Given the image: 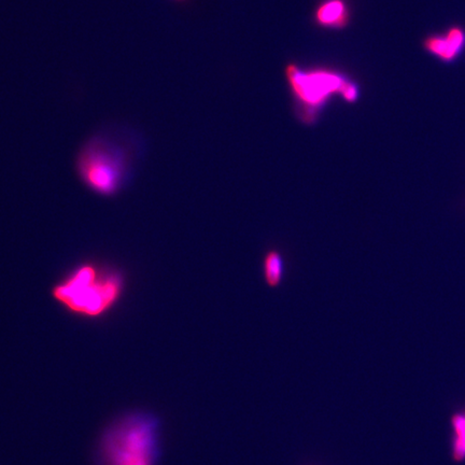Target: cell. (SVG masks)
I'll return each instance as SVG.
<instances>
[{
    "label": "cell",
    "instance_id": "1",
    "mask_svg": "<svg viewBox=\"0 0 465 465\" xmlns=\"http://www.w3.org/2000/svg\"><path fill=\"white\" fill-rule=\"evenodd\" d=\"M123 271L102 262L85 261L52 286L51 295L71 315L102 319L121 302L125 292Z\"/></svg>",
    "mask_w": 465,
    "mask_h": 465
},
{
    "label": "cell",
    "instance_id": "2",
    "mask_svg": "<svg viewBox=\"0 0 465 465\" xmlns=\"http://www.w3.org/2000/svg\"><path fill=\"white\" fill-rule=\"evenodd\" d=\"M160 422L153 414H126L108 428L100 439L98 465H158Z\"/></svg>",
    "mask_w": 465,
    "mask_h": 465
},
{
    "label": "cell",
    "instance_id": "3",
    "mask_svg": "<svg viewBox=\"0 0 465 465\" xmlns=\"http://www.w3.org/2000/svg\"><path fill=\"white\" fill-rule=\"evenodd\" d=\"M77 172L85 188L102 197L120 193L131 172V154L122 145L96 137L79 153Z\"/></svg>",
    "mask_w": 465,
    "mask_h": 465
},
{
    "label": "cell",
    "instance_id": "4",
    "mask_svg": "<svg viewBox=\"0 0 465 465\" xmlns=\"http://www.w3.org/2000/svg\"><path fill=\"white\" fill-rule=\"evenodd\" d=\"M289 80L300 102L310 107L325 104L331 94L339 93L347 102L358 98V90L354 83L344 80L336 73L327 71L305 73L298 68L289 69Z\"/></svg>",
    "mask_w": 465,
    "mask_h": 465
},
{
    "label": "cell",
    "instance_id": "5",
    "mask_svg": "<svg viewBox=\"0 0 465 465\" xmlns=\"http://www.w3.org/2000/svg\"><path fill=\"white\" fill-rule=\"evenodd\" d=\"M423 48L441 63H453L465 51L464 27L453 25L441 34L430 35L423 40Z\"/></svg>",
    "mask_w": 465,
    "mask_h": 465
},
{
    "label": "cell",
    "instance_id": "6",
    "mask_svg": "<svg viewBox=\"0 0 465 465\" xmlns=\"http://www.w3.org/2000/svg\"><path fill=\"white\" fill-rule=\"evenodd\" d=\"M347 7L343 0H327L318 8L316 19L325 27L342 26L346 22Z\"/></svg>",
    "mask_w": 465,
    "mask_h": 465
},
{
    "label": "cell",
    "instance_id": "7",
    "mask_svg": "<svg viewBox=\"0 0 465 465\" xmlns=\"http://www.w3.org/2000/svg\"><path fill=\"white\" fill-rule=\"evenodd\" d=\"M284 262L278 252L271 251L267 253L264 259V277L269 286H275L280 284L284 277Z\"/></svg>",
    "mask_w": 465,
    "mask_h": 465
},
{
    "label": "cell",
    "instance_id": "8",
    "mask_svg": "<svg viewBox=\"0 0 465 465\" xmlns=\"http://www.w3.org/2000/svg\"><path fill=\"white\" fill-rule=\"evenodd\" d=\"M453 426L455 430L453 457L455 460H462L465 458V414H455Z\"/></svg>",
    "mask_w": 465,
    "mask_h": 465
}]
</instances>
